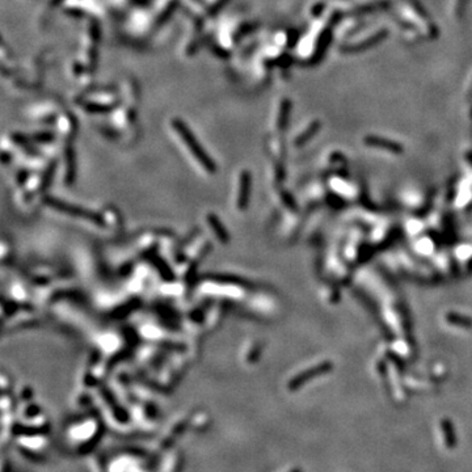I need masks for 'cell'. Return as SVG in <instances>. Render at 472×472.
<instances>
[{
	"instance_id": "1",
	"label": "cell",
	"mask_w": 472,
	"mask_h": 472,
	"mask_svg": "<svg viewBox=\"0 0 472 472\" xmlns=\"http://www.w3.org/2000/svg\"><path fill=\"white\" fill-rule=\"evenodd\" d=\"M174 128H176V130L181 134L184 142L187 143L188 149L190 150L191 153L194 155V157H196L197 160L204 166L205 170H208V172H214V170H215V164H214L213 160L206 155V152H205L204 150L201 149V146L197 143L196 138L193 136V134H191L190 132H188L187 129L184 128V125L180 124V122H176V124H174Z\"/></svg>"
},
{
	"instance_id": "2",
	"label": "cell",
	"mask_w": 472,
	"mask_h": 472,
	"mask_svg": "<svg viewBox=\"0 0 472 472\" xmlns=\"http://www.w3.org/2000/svg\"><path fill=\"white\" fill-rule=\"evenodd\" d=\"M47 204L50 205L51 208H56L57 210H59V211L67 214V215H71V217H76V218H83V219H87V221L92 222V223H94V225L104 226L102 218L100 217L98 214L88 211L87 208L73 206V205L66 204V202H60V201H57L54 200V198H49V200H47Z\"/></svg>"
},
{
	"instance_id": "3",
	"label": "cell",
	"mask_w": 472,
	"mask_h": 472,
	"mask_svg": "<svg viewBox=\"0 0 472 472\" xmlns=\"http://www.w3.org/2000/svg\"><path fill=\"white\" fill-rule=\"evenodd\" d=\"M249 188H251V177L248 172H243L240 174V187H239V196H238V206L239 208H247L248 201H249Z\"/></svg>"
},
{
	"instance_id": "4",
	"label": "cell",
	"mask_w": 472,
	"mask_h": 472,
	"mask_svg": "<svg viewBox=\"0 0 472 472\" xmlns=\"http://www.w3.org/2000/svg\"><path fill=\"white\" fill-rule=\"evenodd\" d=\"M328 369H329L328 365H323V366H320V367H315V369H312V370L310 371H306V373H302V374L298 375L297 378L291 380V383L289 384L290 390H298L303 383L308 382L310 379L314 378V375L316 377V375L323 374V373H325Z\"/></svg>"
},
{
	"instance_id": "5",
	"label": "cell",
	"mask_w": 472,
	"mask_h": 472,
	"mask_svg": "<svg viewBox=\"0 0 472 472\" xmlns=\"http://www.w3.org/2000/svg\"><path fill=\"white\" fill-rule=\"evenodd\" d=\"M365 142L369 146H373V147H377V149L379 147V149L387 150V151H391V152H401V146L399 143L387 141V139H383V138H378V136H367Z\"/></svg>"
},
{
	"instance_id": "6",
	"label": "cell",
	"mask_w": 472,
	"mask_h": 472,
	"mask_svg": "<svg viewBox=\"0 0 472 472\" xmlns=\"http://www.w3.org/2000/svg\"><path fill=\"white\" fill-rule=\"evenodd\" d=\"M441 428H442V433H443V438H445V445H446L449 449H454L456 446V434H455V429H454V425L453 422L449 421V420H443L441 422Z\"/></svg>"
},
{
	"instance_id": "7",
	"label": "cell",
	"mask_w": 472,
	"mask_h": 472,
	"mask_svg": "<svg viewBox=\"0 0 472 472\" xmlns=\"http://www.w3.org/2000/svg\"><path fill=\"white\" fill-rule=\"evenodd\" d=\"M208 225L213 227L214 232H215V235H217L218 239H219L222 243L228 242L230 236H228V234H227V231H226L225 228V226L222 225V222L219 221V218H218L217 215H214V214H208Z\"/></svg>"
},
{
	"instance_id": "8",
	"label": "cell",
	"mask_w": 472,
	"mask_h": 472,
	"mask_svg": "<svg viewBox=\"0 0 472 472\" xmlns=\"http://www.w3.org/2000/svg\"><path fill=\"white\" fill-rule=\"evenodd\" d=\"M466 3H467V0H456V4H455L456 15H460V13L463 12L464 7H466Z\"/></svg>"
},
{
	"instance_id": "9",
	"label": "cell",
	"mask_w": 472,
	"mask_h": 472,
	"mask_svg": "<svg viewBox=\"0 0 472 472\" xmlns=\"http://www.w3.org/2000/svg\"><path fill=\"white\" fill-rule=\"evenodd\" d=\"M290 472H302V470H299V468H295V470H291Z\"/></svg>"
}]
</instances>
